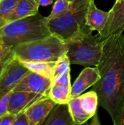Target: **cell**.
Returning a JSON list of instances; mask_svg holds the SVG:
<instances>
[{
	"mask_svg": "<svg viewBox=\"0 0 124 125\" xmlns=\"http://www.w3.org/2000/svg\"><path fill=\"white\" fill-rule=\"evenodd\" d=\"M68 105L72 117L76 125H83L92 117L83 108L79 96L72 97L68 103Z\"/></svg>",
	"mask_w": 124,
	"mask_h": 125,
	"instance_id": "2e32d148",
	"label": "cell"
},
{
	"mask_svg": "<svg viewBox=\"0 0 124 125\" xmlns=\"http://www.w3.org/2000/svg\"><path fill=\"white\" fill-rule=\"evenodd\" d=\"M121 125H124V105H123V109H122V114H121Z\"/></svg>",
	"mask_w": 124,
	"mask_h": 125,
	"instance_id": "f1b7e54d",
	"label": "cell"
},
{
	"mask_svg": "<svg viewBox=\"0 0 124 125\" xmlns=\"http://www.w3.org/2000/svg\"><path fill=\"white\" fill-rule=\"evenodd\" d=\"M29 71L27 67L14 57L0 75V99L11 93Z\"/></svg>",
	"mask_w": 124,
	"mask_h": 125,
	"instance_id": "8992f818",
	"label": "cell"
},
{
	"mask_svg": "<svg viewBox=\"0 0 124 125\" xmlns=\"http://www.w3.org/2000/svg\"><path fill=\"white\" fill-rule=\"evenodd\" d=\"M56 104L48 96H44L32 103L26 109L30 125H43Z\"/></svg>",
	"mask_w": 124,
	"mask_h": 125,
	"instance_id": "9c48e42d",
	"label": "cell"
},
{
	"mask_svg": "<svg viewBox=\"0 0 124 125\" xmlns=\"http://www.w3.org/2000/svg\"><path fill=\"white\" fill-rule=\"evenodd\" d=\"M69 1H72V0H69Z\"/></svg>",
	"mask_w": 124,
	"mask_h": 125,
	"instance_id": "f546056e",
	"label": "cell"
},
{
	"mask_svg": "<svg viewBox=\"0 0 124 125\" xmlns=\"http://www.w3.org/2000/svg\"><path fill=\"white\" fill-rule=\"evenodd\" d=\"M10 94H8L3 97L2 98L0 99V117L7 113H8V105H9V102H10Z\"/></svg>",
	"mask_w": 124,
	"mask_h": 125,
	"instance_id": "603a6c76",
	"label": "cell"
},
{
	"mask_svg": "<svg viewBox=\"0 0 124 125\" xmlns=\"http://www.w3.org/2000/svg\"><path fill=\"white\" fill-rule=\"evenodd\" d=\"M100 78L92 90L98 95L99 105L121 125L124 100V35H113L103 41L102 52L96 66Z\"/></svg>",
	"mask_w": 124,
	"mask_h": 125,
	"instance_id": "6da1fadb",
	"label": "cell"
},
{
	"mask_svg": "<svg viewBox=\"0 0 124 125\" xmlns=\"http://www.w3.org/2000/svg\"><path fill=\"white\" fill-rule=\"evenodd\" d=\"M18 0H0V28L8 23Z\"/></svg>",
	"mask_w": 124,
	"mask_h": 125,
	"instance_id": "d6986e66",
	"label": "cell"
},
{
	"mask_svg": "<svg viewBox=\"0 0 124 125\" xmlns=\"http://www.w3.org/2000/svg\"><path fill=\"white\" fill-rule=\"evenodd\" d=\"M72 86L64 85L53 81L48 97L57 104H68L72 98Z\"/></svg>",
	"mask_w": 124,
	"mask_h": 125,
	"instance_id": "9a60e30c",
	"label": "cell"
},
{
	"mask_svg": "<svg viewBox=\"0 0 124 125\" xmlns=\"http://www.w3.org/2000/svg\"><path fill=\"white\" fill-rule=\"evenodd\" d=\"M12 47L0 43V61L6 59L12 53Z\"/></svg>",
	"mask_w": 124,
	"mask_h": 125,
	"instance_id": "484cf974",
	"label": "cell"
},
{
	"mask_svg": "<svg viewBox=\"0 0 124 125\" xmlns=\"http://www.w3.org/2000/svg\"><path fill=\"white\" fill-rule=\"evenodd\" d=\"M53 81H56L57 83L64 84V85H68L71 86V77H70V69L67 70L64 74L53 80Z\"/></svg>",
	"mask_w": 124,
	"mask_h": 125,
	"instance_id": "cb8c5ba5",
	"label": "cell"
},
{
	"mask_svg": "<svg viewBox=\"0 0 124 125\" xmlns=\"http://www.w3.org/2000/svg\"><path fill=\"white\" fill-rule=\"evenodd\" d=\"M81 105L86 113L91 116H94L97 110L99 105V99L96 92L91 90L85 94H82L79 96Z\"/></svg>",
	"mask_w": 124,
	"mask_h": 125,
	"instance_id": "ac0fdd59",
	"label": "cell"
},
{
	"mask_svg": "<svg viewBox=\"0 0 124 125\" xmlns=\"http://www.w3.org/2000/svg\"><path fill=\"white\" fill-rule=\"evenodd\" d=\"M124 31V0H116L109 11V18L104 29L98 33L99 40L103 42L113 35L123 34Z\"/></svg>",
	"mask_w": 124,
	"mask_h": 125,
	"instance_id": "52a82bcc",
	"label": "cell"
},
{
	"mask_svg": "<svg viewBox=\"0 0 124 125\" xmlns=\"http://www.w3.org/2000/svg\"><path fill=\"white\" fill-rule=\"evenodd\" d=\"M53 80L37 73L29 71L20 81L13 91L41 94L48 97Z\"/></svg>",
	"mask_w": 124,
	"mask_h": 125,
	"instance_id": "ba28073f",
	"label": "cell"
},
{
	"mask_svg": "<svg viewBox=\"0 0 124 125\" xmlns=\"http://www.w3.org/2000/svg\"><path fill=\"white\" fill-rule=\"evenodd\" d=\"M14 58V53H13V51H12V53L11 55H10L8 57H7L6 59L0 61V75H1L3 70H4V68L6 67V66L10 62V61Z\"/></svg>",
	"mask_w": 124,
	"mask_h": 125,
	"instance_id": "4316f807",
	"label": "cell"
},
{
	"mask_svg": "<svg viewBox=\"0 0 124 125\" xmlns=\"http://www.w3.org/2000/svg\"><path fill=\"white\" fill-rule=\"evenodd\" d=\"M88 27L81 29L74 35L64 40L67 54L71 64H80L84 67H96L99 62L103 42L98 34L94 35Z\"/></svg>",
	"mask_w": 124,
	"mask_h": 125,
	"instance_id": "3957f363",
	"label": "cell"
},
{
	"mask_svg": "<svg viewBox=\"0 0 124 125\" xmlns=\"http://www.w3.org/2000/svg\"><path fill=\"white\" fill-rule=\"evenodd\" d=\"M43 125H76L68 104H56Z\"/></svg>",
	"mask_w": 124,
	"mask_h": 125,
	"instance_id": "4fadbf2b",
	"label": "cell"
},
{
	"mask_svg": "<svg viewBox=\"0 0 124 125\" xmlns=\"http://www.w3.org/2000/svg\"><path fill=\"white\" fill-rule=\"evenodd\" d=\"M30 71L52 79L56 62H20Z\"/></svg>",
	"mask_w": 124,
	"mask_h": 125,
	"instance_id": "e0dca14e",
	"label": "cell"
},
{
	"mask_svg": "<svg viewBox=\"0 0 124 125\" xmlns=\"http://www.w3.org/2000/svg\"><path fill=\"white\" fill-rule=\"evenodd\" d=\"M70 62L69 57L66 53L63 54L56 62L55 66L53 67V78L52 80H55L62 74H64L67 70L70 69Z\"/></svg>",
	"mask_w": 124,
	"mask_h": 125,
	"instance_id": "44dd1931",
	"label": "cell"
},
{
	"mask_svg": "<svg viewBox=\"0 0 124 125\" xmlns=\"http://www.w3.org/2000/svg\"><path fill=\"white\" fill-rule=\"evenodd\" d=\"M109 18V11H103L97 8L94 0H91L86 13V25L91 31H96L99 34L104 29Z\"/></svg>",
	"mask_w": 124,
	"mask_h": 125,
	"instance_id": "7c38bea8",
	"label": "cell"
},
{
	"mask_svg": "<svg viewBox=\"0 0 124 125\" xmlns=\"http://www.w3.org/2000/svg\"><path fill=\"white\" fill-rule=\"evenodd\" d=\"M15 114L7 113L6 114L0 117V125H13L15 120Z\"/></svg>",
	"mask_w": 124,
	"mask_h": 125,
	"instance_id": "d4e9b609",
	"label": "cell"
},
{
	"mask_svg": "<svg viewBox=\"0 0 124 125\" xmlns=\"http://www.w3.org/2000/svg\"><path fill=\"white\" fill-rule=\"evenodd\" d=\"M39 6H48L53 3V0H35Z\"/></svg>",
	"mask_w": 124,
	"mask_h": 125,
	"instance_id": "83f0119b",
	"label": "cell"
},
{
	"mask_svg": "<svg viewBox=\"0 0 124 125\" xmlns=\"http://www.w3.org/2000/svg\"><path fill=\"white\" fill-rule=\"evenodd\" d=\"M45 95L28 92L12 91L10 94L8 105V113L18 114L20 111L26 110L32 103Z\"/></svg>",
	"mask_w": 124,
	"mask_h": 125,
	"instance_id": "8fae6325",
	"label": "cell"
},
{
	"mask_svg": "<svg viewBox=\"0 0 124 125\" xmlns=\"http://www.w3.org/2000/svg\"><path fill=\"white\" fill-rule=\"evenodd\" d=\"M51 34L46 17L37 15L11 21L0 28V43L15 46Z\"/></svg>",
	"mask_w": 124,
	"mask_h": 125,
	"instance_id": "7a4b0ae2",
	"label": "cell"
},
{
	"mask_svg": "<svg viewBox=\"0 0 124 125\" xmlns=\"http://www.w3.org/2000/svg\"><path fill=\"white\" fill-rule=\"evenodd\" d=\"M39 7L35 0H18L9 18L8 23L37 15L39 12Z\"/></svg>",
	"mask_w": 124,
	"mask_h": 125,
	"instance_id": "5bb4252c",
	"label": "cell"
},
{
	"mask_svg": "<svg viewBox=\"0 0 124 125\" xmlns=\"http://www.w3.org/2000/svg\"><path fill=\"white\" fill-rule=\"evenodd\" d=\"M72 1L69 0H56L50 15L46 17L47 21H48L61 17L69 10Z\"/></svg>",
	"mask_w": 124,
	"mask_h": 125,
	"instance_id": "ffe728a7",
	"label": "cell"
},
{
	"mask_svg": "<svg viewBox=\"0 0 124 125\" xmlns=\"http://www.w3.org/2000/svg\"><path fill=\"white\" fill-rule=\"evenodd\" d=\"M13 125H30L28 116L26 113V110H23L16 114L15 120Z\"/></svg>",
	"mask_w": 124,
	"mask_h": 125,
	"instance_id": "7402d4cb",
	"label": "cell"
},
{
	"mask_svg": "<svg viewBox=\"0 0 124 125\" xmlns=\"http://www.w3.org/2000/svg\"><path fill=\"white\" fill-rule=\"evenodd\" d=\"M14 57L20 62H56L67 52L62 39L51 34L45 37L24 42L12 48Z\"/></svg>",
	"mask_w": 124,
	"mask_h": 125,
	"instance_id": "277c9868",
	"label": "cell"
},
{
	"mask_svg": "<svg viewBox=\"0 0 124 125\" xmlns=\"http://www.w3.org/2000/svg\"><path fill=\"white\" fill-rule=\"evenodd\" d=\"M99 78L100 75L96 67H86L72 85V97H78L82 94L87 89L96 84Z\"/></svg>",
	"mask_w": 124,
	"mask_h": 125,
	"instance_id": "30bf717a",
	"label": "cell"
},
{
	"mask_svg": "<svg viewBox=\"0 0 124 125\" xmlns=\"http://www.w3.org/2000/svg\"><path fill=\"white\" fill-rule=\"evenodd\" d=\"M91 0H72L69 10L61 17L48 21V28L53 34L65 40L86 25V13Z\"/></svg>",
	"mask_w": 124,
	"mask_h": 125,
	"instance_id": "5b68a950",
	"label": "cell"
}]
</instances>
